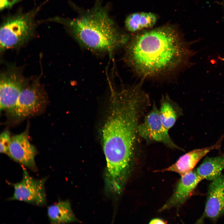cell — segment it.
<instances>
[{"instance_id": "6da1fadb", "label": "cell", "mask_w": 224, "mask_h": 224, "mask_svg": "<svg viewBox=\"0 0 224 224\" xmlns=\"http://www.w3.org/2000/svg\"><path fill=\"white\" fill-rule=\"evenodd\" d=\"M193 42L185 40L176 28L166 25L140 33L126 45V62L142 80L167 81L191 65Z\"/></svg>"}, {"instance_id": "7a4b0ae2", "label": "cell", "mask_w": 224, "mask_h": 224, "mask_svg": "<svg viewBox=\"0 0 224 224\" xmlns=\"http://www.w3.org/2000/svg\"><path fill=\"white\" fill-rule=\"evenodd\" d=\"M113 107L102 131L106 161V185L114 189L124 187L128 176L139 120L150 106L138 92L124 91L111 97Z\"/></svg>"}, {"instance_id": "3957f363", "label": "cell", "mask_w": 224, "mask_h": 224, "mask_svg": "<svg viewBox=\"0 0 224 224\" xmlns=\"http://www.w3.org/2000/svg\"><path fill=\"white\" fill-rule=\"evenodd\" d=\"M60 20L82 46L93 52L110 54L129 40V36L118 30L107 11L100 7L72 19Z\"/></svg>"}, {"instance_id": "277c9868", "label": "cell", "mask_w": 224, "mask_h": 224, "mask_svg": "<svg viewBox=\"0 0 224 224\" xmlns=\"http://www.w3.org/2000/svg\"><path fill=\"white\" fill-rule=\"evenodd\" d=\"M37 8L25 13H19L5 19L0 26L1 51L18 47L26 42L35 30Z\"/></svg>"}, {"instance_id": "5b68a950", "label": "cell", "mask_w": 224, "mask_h": 224, "mask_svg": "<svg viewBox=\"0 0 224 224\" xmlns=\"http://www.w3.org/2000/svg\"><path fill=\"white\" fill-rule=\"evenodd\" d=\"M45 90L38 81L27 83L22 90L10 115L16 122L41 112L47 103Z\"/></svg>"}, {"instance_id": "8992f818", "label": "cell", "mask_w": 224, "mask_h": 224, "mask_svg": "<svg viewBox=\"0 0 224 224\" xmlns=\"http://www.w3.org/2000/svg\"><path fill=\"white\" fill-rule=\"evenodd\" d=\"M47 178L35 179L31 176L23 169L22 178L19 182L10 184L14 189L13 195L9 200H18L42 206L46 203L45 183Z\"/></svg>"}, {"instance_id": "52a82bcc", "label": "cell", "mask_w": 224, "mask_h": 224, "mask_svg": "<svg viewBox=\"0 0 224 224\" xmlns=\"http://www.w3.org/2000/svg\"><path fill=\"white\" fill-rule=\"evenodd\" d=\"M27 82L15 68L7 69L0 75V110L9 115L13 110L18 97Z\"/></svg>"}, {"instance_id": "ba28073f", "label": "cell", "mask_w": 224, "mask_h": 224, "mask_svg": "<svg viewBox=\"0 0 224 224\" xmlns=\"http://www.w3.org/2000/svg\"><path fill=\"white\" fill-rule=\"evenodd\" d=\"M138 131L140 136L147 141L158 142L172 148L180 149L171 138L168 130L163 126L154 103L143 122L139 124Z\"/></svg>"}, {"instance_id": "9c48e42d", "label": "cell", "mask_w": 224, "mask_h": 224, "mask_svg": "<svg viewBox=\"0 0 224 224\" xmlns=\"http://www.w3.org/2000/svg\"><path fill=\"white\" fill-rule=\"evenodd\" d=\"M29 139L27 127L23 132L11 137L6 154L15 161L35 172L37 169L35 160L37 150Z\"/></svg>"}, {"instance_id": "30bf717a", "label": "cell", "mask_w": 224, "mask_h": 224, "mask_svg": "<svg viewBox=\"0 0 224 224\" xmlns=\"http://www.w3.org/2000/svg\"><path fill=\"white\" fill-rule=\"evenodd\" d=\"M211 181L203 213L197 223H202L206 219L215 221L224 215V174Z\"/></svg>"}, {"instance_id": "8fae6325", "label": "cell", "mask_w": 224, "mask_h": 224, "mask_svg": "<svg viewBox=\"0 0 224 224\" xmlns=\"http://www.w3.org/2000/svg\"><path fill=\"white\" fill-rule=\"evenodd\" d=\"M181 176L173 194L160 209L159 211L184 204L191 196L198 184L203 180L196 170H194Z\"/></svg>"}, {"instance_id": "7c38bea8", "label": "cell", "mask_w": 224, "mask_h": 224, "mask_svg": "<svg viewBox=\"0 0 224 224\" xmlns=\"http://www.w3.org/2000/svg\"><path fill=\"white\" fill-rule=\"evenodd\" d=\"M224 137H221L214 145L190 151L180 156L171 166L157 172L171 171L180 175L193 170L198 162L207 154L215 149H219Z\"/></svg>"}, {"instance_id": "4fadbf2b", "label": "cell", "mask_w": 224, "mask_h": 224, "mask_svg": "<svg viewBox=\"0 0 224 224\" xmlns=\"http://www.w3.org/2000/svg\"><path fill=\"white\" fill-rule=\"evenodd\" d=\"M47 214L52 224L68 223L76 220L70 203L68 200L59 201L49 206L47 208Z\"/></svg>"}, {"instance_id": "5bb4252c", "label": "cell", "mask_w": 224, "mask_h": 224, "mask_svg": "<svg viewBox=\"0 0 224 224\" xmlns=\"http://www.w3.org/2000/svg\"><path fill=\"white\" fill-rule=\"evenodd\" d=\"M224 169V155H221L205 157L196 171L203 180L212 181L220 176Z\"/></svg>"}, {"instance_id": "9a60e30c", "label": "cell", "mask_w": 224, "mask_h": 224, "mask_svg": "<svg viewBox=\"0 0 224 224\" xmlns=\"http://www.w3.org/2000/svg\"><path fill=\"white\" fill-rule=\"evenodd\" d=\"M157 17L151 12H137L127 16L125 22L128 30L134 32L145 28L153 26L157 22Z\"/></svg>"}, {"instance_id": "2e32d148", "label": "cell", "mask_w": 224, "mask_h": 224, "mask_svg": "<svg viewBox=\"0 0 224 224\" xmlns=\"http://www.w3.org/2000/svg\"><path fill=\"white\" fill-rule=\"evenodd\" d=\"M174 103L166 95L161 98L159 115L164 127L168 130L174 125L178 117L181 114V110H176Z\"/></svg>"}, {"instance_id": "e0dca14e", "label": "cell", "mask_w": 224, "mask_h": 224, "mask_svg": "<svg viewBox=\"0 0 224 224\" xmlns=\"http://www.w3.org/2000/svg\"><path fill=\"white\" fill-rule=\"evenodd\" d=\"M10 132L7 130L2 132L0 136V152L7 154L11 139Z\"/></svg>"}, {"instance_id": "ac0fdd59", "label": "cell", "mask_w": 224, "mask_h": 224, "mask_svg": "<svg viewBox=\"0 0 224 224\" xmlns=\"http://www.w3.org/2000/svg\"><path fill=\"white\" fill-rule=\"evenodd\" d=\"M21 0H0V9L3 10L12 7Z\"/></svg>"}, {"instance_id": "d6986e66", "label": "cell", "mask_w": 224, "mask_h": 224, "mask_svg": "<svg viewBox=\"0 0 224 224\" xmlns=\"http://www.w3.org/2000/svg\"><path fill=\"white\" fill-rule=\"evenodd\" d=\"M166 221L159 218H155L152 219L149 222L150 224H166Z\"/></svg>"}, {"instance_id": "ffe728a7", "label": "cell", "mask_w": 224, "mask_h": 224, "mask_svg": "<svg viewBox=\"0 0 224 224\" xmlns=\"http://www.w3.org/2000/svg\"><path fill=\"white\" fill-rule=\"evenodd\" d=\"M215 2L221 8L222 13V18L224 19V0L216 1Z\"/></svg>"}, {"instance_id": "44dd1931", "label": "cell", "mask_w": 224, "mask_h": 224, "mask_svg": "<svg viewBox=\"0 0 224 224\" xmlns=\"http://www.w3.org/2000/svg\"><path fill=\"white\" fill-rule=\"evenodd\" d=\"M223 60L224 61V58H223Z\"/></svg>"}]
</instances>
